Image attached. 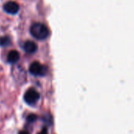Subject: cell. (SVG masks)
<instances>
[{
    "instance_id": "obj_1",
    "label": "cell",
    "mask_w": 134,
    "mask_h": 134,
    "mask_svg": "<svg viewBox=\"0 0 134 134\" xmlns=\"http://www.w3.org/2000/svg\"><path fill=\"white\" fill-rule=\"evenodd\" d=\"M31 35L40 40H45L49 36V30L47 27L42 23H34L30 27Z\"/></svg>"
},
{
    "instance_id": "obj_2",
    "label": "cell",
    "mask_w": 134,
    "mask_h": 134,
    "mask_svg": "<svg viewBox=\"0 0 134 134\" xmlns=\"http://www.w3.org/2000/svg\"><path fill=\"white\" fill-rule=\"evenodd\" d=\"M29 72L34 76H44L47 72V69L39 62H34L29 66Z\"/></svg>"
},
{
    "instance_id": "obj_3",
    "label": "cell",
    "mask_w": 134,
    "mask_h": 134,
    "mask_svg": "<svg viewBox=\"0 0 134 134\" xmlns=\"http://www.w3.org/2000/svg\"><path fill=\"white\" fill-rule=\"evenodd\" d=\"M39 99H40V93L33 88L29 89L25 93L24 100L29 105H31V106L35 105L38 102Z\"/></svg>"
},
{
    "instance_id": "obj_4",
    "label": "cell",
    "mask_w": 134,
    "mask_h": 134,
    "mask_svg": "<svg viewBox=\"0 0 134 134\" xmlns=\"http://www.w3.org/2000/svg\"><path fill=\"white\" fill-rule=\"evenodd\" d=\"M3 10L6 13L14 15V14H16L19 11V6L16 2L9 1L4 4Z\"/></svg>"
},
{
    "instance_id": "obj_5",
    "label": "cell",
    "mask_w": 134,
    "mask_h": 134,
    "mask_svg": "<svg viewBox=\"0 0 134 134\" xmlns=\"http://www.w3.org/2000/svg\"><path fill=\"white\" fill-rule=\"evenodd\" d=\"M37 45L36 43L32 42V41H26L25 42V43L23 44V49L25 50V51L26 53L29 54H33L37 51Z\"/></svg>"
},
{
    "instance_id": "obj_6",
    "label": "cell",
    "mask_w": 134,
    "mask_h": 134,
    "mask_svg": "<svg viewBox=\"0 0 134 134\" xmlns=\"http://www.w3.org/2000/svg\"><path fill=\"white\" fill-rule=\"evenodd\" d=\"M20 58V54L17 51H11L9 52L7 56V60L10 63H16Z\"/></svg>"
},
{
    "instance_id": "obj_7",
    "label": "cell",
    "mask_w": 134,
    "mask_h": 134,
    "mask_svg": "<svg viewBox=\"0 0 134 134\" xmlns=\"http://www.w3.org/2000/svg\"><path fill=\"white\" fill-rule=\"evenodd\" d=\"M10 43V39L8 36H3L0 38V46L6 47Z\"/></svg>"
},
{
    "instance_id": "obj_8",
    "label": "cell",
    "mask_w": 134,
    "mask_h": 134,
    "mask_svg": "<svg viewBox=\"0 0 134 134\" xmlns=\"http://www.w3.org/2000/svg\"><path fill=\"white\" fill-rule=\"evenodd\" d=\"M28 121H29V122H33V121H36V115H34V114H32V115H29V117H28Z\"/></svg>"
},
{
    "instance_id": "obj_9",
    "label": "cell",
    "mask_w": 134,
    "mask_h": 134,
    "mask_svg": "<svg viewBox=\"0 0 134 134\" xmlns=\"http://www.w3.org/2000/svg\"><path fill=\"white\" fill-rule=\"evenodd\" d=\"M18 134H29V133L27 131H25V130H21V131L19 132Z\"/></svg>"
},
{
    "instance_id": "obj_10",
    "label": "cell",
    "mask_w": 134,
    "mask_h": 134,
    "mask_svg": "<svg viewBox=\"0 0 134 134\" xmlns=\"http://www.w3.org/2000/svg\"><path fill=\"white\" fill-rule=\"evenodd\" d=\"M38 134H47V133L46 130H43L42 132H40V133H38Z\"/></svg>"
}]
</instances>
